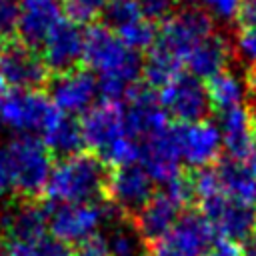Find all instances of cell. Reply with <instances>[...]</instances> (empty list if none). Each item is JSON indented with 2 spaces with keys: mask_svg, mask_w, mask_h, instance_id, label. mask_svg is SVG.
I'll return each mask as SVG.
<instances>
[{
  "mask_svg": "<svg viewBox=\"0 0 256 256\" xmlns=\"http://www.w3.org/2000/svg\"><path fill=\"white\" fill-rule=\"evenodd\" d=\"M60 0H28L20 8L18 36L20 42L38 50L50 30L62 20Z\"/></svg>",
  "mask_w": 256,
  "mask_h": 256,
  "instance_id": "d6986e66",
  "label": "cell"
},
{
  "mask_svg": "<svg viewBox=\"0 0 256 256\" xmlns=\"http://www.w3.org/2000/svg\"><path fill=\"white\" fill-rule=\"evenodd\" d=\"M202 4V10L222 18V20H232L238 16V10L242 6L240 0H196Z\"/></svg>",
  "mask_w": 256,
  "mask_h": 256,
  "instance_id": "1f68e13d",
  "label": "cell"
},
{
  "mask_svg": "<svg viewBox=\"0 0 256 256\" xmlns=\"http://www.w3.org/2000/svg\"><path fill=\"white\" fill-rule=\"evenodd\" d=\"M246 88L252 96V104H256V66H250V70L246 72Z\"/></svg>",
  "mask_w": 256,
  "mask_h": 256,
  "instance_id": "74e56055",
  "label": "cell"
},
{
  "mask_svg": "<svg viewBox=\"0 0 256 256\" xmlns=\"http://www.w3.org/2000/svg\"><path fill=\"white\" fill-rule=\"evenodd\" d=\"M0 256H2V254H0Z\"/></svg>",
  "mask_w": 256,
  "mask_h": 256,
  "instance_id": "7dc6e473",
  "label": "cell"
},
{
  "mask_svg": "<svg viewBox=\"0 0 256 256\" xmlns=\"http://www.w3.org/2000/svg\"><path fill=\"white\" fill-rule=\"evenodd\" d=\"M102 18H104V26H108L112 32H118L130 24H136L146 16L138 0H108L102 10Z\"/></svg>",
  "mask_w": 256,
  "mask_h": 256,
  "instance_id": "4316f807",
  "label": "cell"
},
{
  "mask_svg": "<svg viewBox=\"0 0 256 256\" xmlns=\"http://www.w3.org/2000/svg\"><path fill=\"white\" fill-rule=\"evenodd\" d=\"M50 100L62 114L86 112L98 92V80L88 68H74L64 74H56L48 82Z\"/></svg>",
  "mask_w": 256,
  "mask_h": 256,
  "instance_id": "9a60e30c",
  "label": "cell"
},
{
  "mask_svg": "<svg viewBox=\"0 0 256 256\" xmlns=\"http://www.w3.org/2000/svg\"><path fill=\"white\" fill-rule=\"evenodd\" d=\"M214 172H216L220 190L228 198H234L238 202L254 206V200H256V180L250 174L246 164H242L238 160H232V158H222V160H218L214 164Z\"/></svg>",
  "mask_w": 256,
  "mask_h": 256,
  "instance_id": "7402d4cb",
  "label": "cell"
},
{
  "mask_svg": "<svg viewBox=\"0 0 256 256\" xmlns=\"http://www.w3.org/2000/svg\"><path fill=\"white\" fill-rule=\"evenodd\" d=\"M180 214H182V206L166 190L154 192V196L134 216V226L142 236V240L150 246L176 224Z\"/></svg>",
  "mask_w": 256,
  "mask_h": 256,
  "instance_id": "ac0fdd59",
  "label": "cell"
},
{
  "mask_svg": "<svg viewBox=\"0 0 256 256\" xmlns=\"http://www.w3.org/2000/svg\"><path fill=\"white\" fill-rule=\"evenodd\" d=\"M220 134L222 144L232 160H248L254 154V132L250 122V110L238 106L220 114Z\"/></svg>",
  "mask_w": 256,
  "mask_h": 256,
  "instance_id": "ffe728a7",
  "label": "cell"
},
{
  "mask_svg": "<svg viewBox=\"0 0 256 256\" xmlns=\"http://www.w3.org/2000/svg\"><path fill=\"white\" fill-rule=\"evenodd\" d=\"M42 142H44V146L48 148L50 154H58L62 158L80 154L82 148H84L80 124L74 118L66 116V114H60L42 132Z\"/></svg>",
  "mask_w": 256,
  "mask_h": 256,
  "instance_id": "603a6c76",
  "label": "cell"
},
{
  "mask_svg": "<svg viewBox=\"0 0 256 256\" xmlns=\"http://www.w3.org/2000/svg\"><path fill=\"white\" fill-rule=\"evenodd\" d=\"M108 0H60L62 12L66 14V20L74 24H94L98 14H102Z\"/></svg>",
  "mask_w": 256,
  "mask_h": 256,
  "instance_id": "f1b7e54d",
  "label": "cell"
},
{
  "mask_svg": "<svg viewBox=\"0 0 256 256\" xmlns=\"http://www.w3.org/2000/svg\"><path fill=\"white\" fill-rule=\"evenodd\" d=\"M60 114L40 90H10L0 96V122L20 136L42 134Z\"/></svg>",
  "mask_w": 256,
  "mask_h": 256,
  "instance_id": "5b68a950",
  "label": "cell"
},
{
  "mask_svg": "<svg viewBox=\"0 0 256 256\" xmlns=\"http://www.w3.org/2000/svg\"><path fill=\"white\" fill-rule=\"evenodd\" d=\"M250 122H252V132H254V140H256V104L250 110Z\"/></svg>",
  "mask_w": 256,
  "mask_h": 256,
  "instance_id": "60d3db41",
  "label": "cell"
},
{
  "mask_svg": "<svg viewBox=\"0 0 256 256\" xmlns=\"http://www.w3.org/2000/svg\"><path fill=\"white\" fill-rule=\"evenodd\" d=\"M116 214L120 212L104 200L94 204H56L52 208L48 204V234L70 246L74 242L80 244L96 234L102 220L114 218Z\"/></svg>",
  "mask_w": 256,
  "mask_h": 256,
  "instance_id": "8992f818",
  "label": "cell"
},
{
  "mask_svg": "<svg viewBox=\"0 0 256 256\" xmlns=\"http://www.w3.org/2000/svg\"><path fill=\"white\" fill-rule=\"evenodd\" d=\"M0 124H2V122H0Z\"/></svg>",
  "mask_w": 256,
  "mask_h": 256,
  "instance_id": "c3c4849f",
  "label": "cell"
},
{
  "mask_svg": "<svg viewBox=\"0 0 256 256\" xmlns=\"http://www.w3.org/2000/svg\"><path fill=\"white\" fill-rule=\"evenodd\" d=\"M246 166H248L250 174H252V176H254V180H256V150H254V154L246 160Z\"/></svg>",
  "mask_w": 256,
  "mask_h": 256,
  "instance_id": "ab89813d",
  "label": "cell"
},
{
  "mask_svg": "<svg viewBox=\"0 0 256 256\" xmlns=\"http://www.w3.org/2000/svg\"><path fill=\"white\" fill-rule=\"evenodd\" d=\"M236 50L244 60H248L252 66H256V30H242L238 34Z\"/></svg>",
  "mask_w": 256,
  "mask_h": 256,
  "instance_id": "836d02e7",
  "label": "cell"
},
{
  "mask_svg": "<svg viewBox=\"0 0 256 256\" xmlns=\"http://www.w3.org/2000/svg\"><path fill=\"white\" fill-rule=\"evenodd\" d=\"M82 64L92 74H98V92H102V100H126V94L138 84V76L142 74L138 52L126 48L108 26L98 22L84 30Z\"/></svg>",
  "mask_w": 256,
  "mask_h": 256,
  "instance_id": "6da1fadb",
  "label": "cell"
},
{
  "mask_svg": "<svg viewBox=\"0 0 256 256\" xmlns=\"http://www.w3.org/2000/svg\"><path fill=\"white\" fill-rule=\"evenodd\" d=\"M240 246H242V250H244L246 256H256V230H254Z\"/></svg>",
  "mask_w": 256,
  "mask_h": 256,
  "instance_id": "f35d334b",
  "label": "cell"
},
{
  "mask_svg": "<svg viewBox=\"0 0 256 256\" xmlns=\"http://www.w3.org/2000/svg\"><path fill=\"white\" fill-rule=\"evenodd\" d=\"M4 256H12V254H8V252H6V254H4Z\"/></svg>",
  "mask_w": 256,
  "mask_h": 256,
  "instance_id": "ee69618b",
  "label": "cell"
},
{
  "mask_svg": "<svg viewBox=\"0 0 256 256\" xmlns=\"http://www.w3.org/2000/svg\"><path fill=\"white\" fill-rule=\"evenodd\" d=\"M10 188H12V178H10L8 156H6V148H0V198H4Z\"/></svg>",
  "mask_w": 256,
  "mask_h": 256,
  "instance_id": "8d00e7d4",
  "label": "cell"
},
{
  "mask_svg": "<svg viewBox=\"0 0 256 256\" xmlns=\"http://www.w3.org/2000/svg\"><path fill=\"white\" fill-rule=\"evenodd\" d=\"M108 168H120V166H132L140 164L142 158V144H138L132 136H120L112 144H108L100 154H96Z\"/></svg>",
  "mask_w": 256,
  "mask_h": 256,
  "instance_id": "484cf974",
  "label": "cell"
},
{
  "mask_svg": "<svg viewBox=\"0 0 256 256\" xmlns=\"http://www.w3.org/2000/svg\"><path fill=\"white\" fill-rule=\"evenodd\" d=\"M198 206V212L208 220L220 240L242 244L256 230V208L252 204L228 198L224 192H216Z\"/></svg>",
  "mask_w": 256,
  "mask_h": 256,
  "instance_id": "ba28073f",
  "label": "cell"
},
{
  "mask_svg": "<svg viewBox=\"0 0 256 256\" xmlns=\"http://www.w3.org/2000/svg\"><path fill=\"white\" fill-rule=\"evenodd\" d=\"M104 238L112 256H146L148 254V244L138 234L134 226V218L130 216L116 214L112 228Z\"/></svg>",
  "mask_w": 256,
  "mask_h": 256,
  "instance_id": "cb8c5ba5",
  "label": "cell"
},
{
  "mask_svg": "<svg viewBox=\"0 0 256 256\" xmlns=\"http://www.w3.org/2000/svg\"><path fill=\"white\" fill-rule=\"evenodd\" d=\"M42 58L52 76L80 68L84 54V32L70 20H60L42 42Z\"/></svg>",
  "mask_w": 256,
  "mask_h": 256,
  "instance_id": "5bb4252c",
  "label": "cell"
},
{
  "mask_svg": "<svg viewBox=\"0 0 256 256\" xmlns=\"http://www.w3.org/2000/svg\"><path fill=\"white\" fill-rule=\"evenodd\" d=\"M114 34L122 40V44L126 48H130L132 52H140V50H150L154 46L158 30H156L154 22H150L148 18H142L136 24H130Z\"/></svg>",
  "mask_w": 256,
  "mask_h": 256,
  "instance_id": "83f0119b",
  "label": "cell"
},
{
  "mask_svg": "<svg viewBox=\"0 0 256 256\" xmlns=\"http://www.w3.org/2000/svg\"><path fill=\"white\" fill-rule=\"evenodd\" d=\"M246 2H256V0H246Z\"/></svg>",
  "mask_w": 256,
  "mask_h": 256,
  "instance_id": "7bdbcfd3",
  "label": "cell"
},
{
  "mask_svg": "<svg viewBox=\"0 0 256 256\" xmlns=\"http://www.w3.org/2000/svg\"><path fill=\"white\" fill-rule=\"evenodd\" d=\"M206 88V96L210 102V108L216 112H228L232 108L242 106L244 100V84L230 74L228 70L218 72L214 76H210L204 84Z\"/></svg>",
  "mask_w": 256,
  "mask_h": 256,
  "instance_id": "d4e9b609",
  "label": "cell"
},
{
  "mask_svg": "<svg viewBox=\"0 0 256 256\" xmlns=\"http://www.w3.org/2000/svg\"><path fill=\"white\" fill-rule=\"evenodd\" d=\"M242 30H256V2H244L236 16Z\"/></svg>",
  "mask_w": 256,
  "mask_h": 256,
  "instance_id": "e575fe53",
  "label": "cell"
},
{
  "mask_svg": "<svg viewBox=\"0 0 256 256\" xmlns=\"http://www.w3.org/2000/svg\"><path fill=\"white\" fill-rule=\"evenodd\" d=\"M126 132L132 138H150L168 128V116L158 102V94L146 84H136L126 94Z\"/></svg>",
  "mask_w": 256,
  "mask_h": 256,
  "instance_id": "2e32d148",
  "label": "cell"
},
{
  "mask_svg": "<svg viewBox=\"0 0 256 256\" xmlns=\"http://www.w3.org/2000/svg\"><path fill=\"white\" fill-rule=\"evenodd\" d=\"M212 240L214 230L208 220L196 210H186L160 240L148 246L146 256H204Z\"/></svg>",
  "mask_w": 256,
  "mask_h": 256,
  "instance_id": "52a82bcc",
  "label": "cell"
},
{
  "mask_svg": "<svg viewBox=\"0 0 256 256\" xmlns=\"http://www.w3.org/2000/svg\"><path fill=\"white\" fill-rule=\"evenodd\" d=\"M140 8L144 12V16L152 22V20H166L174 10L178 0H138Z\"/></svg>",
  "mask_w": 256,
  "mask_h": 256,
  "instance_id": "4dcf8cb0",
  "label": "cell"
},
{
  "mask_svg": "<svg viewBox=\"0 0 256 256\" xmlns=\"http://www.w3.org/2000/svg\"><path fill=\"white\" fill-rule=\"evenodd\" d=\"M172 134L180 160H184L188 166L200 170L214 166L218 162L222 148V134L220 128L210 120L176 124L172 126Z\"/></svg>",
  "mask_w": 256,
  "mask_h": 256,
  "instance_id": "7c38bea8",
  "label": "cell"
},
{
  "mask_svg": "<svg viewBox=\"0 0 256 256\" xmlns=\"http://www.w3.org/2000/svg\"><path fill=\"white\" fill-rule=\"evenodd\" d=\"M254 208H256V200H254Z\"/></svg>",
  "mask_w": 256,
  "mask_h": 256,
  "instance_id": "f6af8a7d",
  "label": "cell"
},
{
  "mask_svg": "<svg viewBox=\"0 0 256 256\" xmlns=\"http://www.w3.org/2000/svg\"><path fill=\"white\" fill-rule=\"evenodd\" d=\"M140 164L154 182H162L164 186L180 176V154L174 142L172 126L144 140Z\"/></svg>",
  "mask_w": 256,
  "mask_h": 256,
  "instance_id": "e0dca14e",
  "label": "cell"
},
{
  "mask_svg": "<svg viewBox=\"0 0 256 256\" xmlns=\"http://www.w3.org/2000/svg\"><path fill=\"white\" fill-rule=\"evenodd\" d=\"M4 94V80H2V76H0V96Z\"/></svg>",
  "mask_w": 256,
  "mask_h": 256,
  "instance_id": "b9f144b4",
  "label": "cell"
},
{
  "mask_svg": "<svg viewBox=\"0 0 256 256\" xmlns=\"http://www.w3.org/2000/svg\"><path fill=\"white\" fill-rule=\"evenodd\" d=\"M232 58V44L226 36L214 32L206 40H202L186 58V66L196 78H210L218 72L226 70V64Z\"/></svg>",
  "mask_w": 256,
  "mask_h": 256,
  "instance_id": "44dd1931",
  "label": "cell"
},
{
  "mask_svg": "<svg viewBox=\"0 0 256 256\" xmlns=\"http://www.w3.org/2000/svg\"><path fill=\"white\" fill-rule=\"evenodd\" d=\"M158 102L168 118L178 120V124H190L206 120L210 112V102L206 88L190 72H180L174 80L158 90Z\"/></svg>",
  "mask_w": 256,
  "mask_h": 256,
  "instance_id": "8fae6325",
  "label": "cell"
},
{
  "mask_svg": "<svg viewBox=\"0 0 256 256\" xmlns=\"http://www.w3.org/2000/svg\"><path fill=\"white\" fill-rule=\"evenodd\" d=\"M204 256H246L240 244L234 242H226V240H218L216 244H212V248L204 254Z\"/></svg>",
  "mask_w": 256,
  "mask_h": 256,
  "instance_id": "d590c367",
  "label": "cell"
},
{
  "mask_svg": "<svg viewBox=\"0 0 256 256\" xmlns=\"http://www.w3.org/2000/svg\"><path fill=\"white\" fill-rule=\"evenodd\" d=\"M22 2H28V0H22Z\"/></svg>",
  "mask_w": 256,
  "mask_h": 256,
  "instance_id": "bcb514c9",
  "label": "cell"
},
{
  "mask_svg": "<svg viewBox=\"0 0 256 256\" xmlns=\"http://www.w3.org/2000/svg\"><path fill=\"white\" fill-rule=\"evenodd\" d=\"M108 166L92 152L60 158L52 164L44 198L48 204H94L104 200Z\"/></svg>",
  "mask_w": 256,
  "mask_h": 256,
  "instance_id": "7a4b0ae2",
  "label": "cell"
},
{
  "mask_svg": "<svg viewBox=\"0 0 256 256\" xmlns=\"http://www.w3.org/2000/svg\"><path fill=\"white\" fill-rule=\"evenodd\" d=\"M74 256H112V254H110V250H108L106 238L94 234V236L82 240V242L76 246Z\"/></svg>",
  "mask_w": 256,
  "mask_h": 256,
  "instance_id": "d6a6232c",
  "label": "cell"
},
{
  "mask_svg": "<svg viewBox=\"0 0 256 256\" xmlns=\"http://www.w3.org/2000/svg\"><path fill=\"white\" fill-rule=\"evenodd\" d=\"M214 32L216 30L210 14L200 6L178 8L160 24L152 48L168 54L184 66L190 52Z\"/></svg>",
  "mask_w": 256,
  "mask_h": 256,
  "instance_id": "277c9868",
  "label": "cell"
},
{
  "mask_svg": "<svg viewBox=\"0 0 256 256\" xmlns=\"http://www.w3.org/2000/svg\"><path fill=\"white\" fill-rule=\"evenodd\" d=\"M6 156L12 188L18 192L20 200H40L52 170V154L44 142L28 134L18 136L8 144Z\"/></svg>",
  "mask_w": 256,
  "mask_h": 256,
  "instance_id": "3957f363",
  "label": "cell"
},
{
  "mask_svg": "<svg viewBox=\"0 0 256 256\" xmlns=\"http://www.w3.org/2000/svg\"><path fill=\"white\" fill-rule=\"evenodd\" d=\"M0 76L12 90H40L52 78L40 50L16 38L0 44Z\"/></svg>",
  "mask_w": 256,
  "mask_h": 256,
  "instance_id": "9c48e42d",
  "label": "cell"
},
{
  "mask_svg": "<svg viewBox=\"0 0 256 256\" xmlns=\"http://www.w3.org/2000/svg\"><path fill=\"white\" fill-rule=\"evenodd\" d=\"M152 196H154V180L148 176L142 164L108 168L104 202H108L122 216L134 218Z\"/></svg>",
  "mask_w": 256,
  "mask_h": 256,
  "instance_id": "30bf717a",
  "label": "cell"
},
{
  "mask_svg": "<svg viewBox=\"0 0 256 256\" xmlns=\"http://www.w3.org/2000/svg\"><path fill=\"white\" fill-rule=\"evenodd\" d=\"M80 124L84 146L92 150V154H100L108 144L126 136V108L122 102L100 100L92 104L84 114Z\"/></svg>",
  "mask_w": 256,
  "mask_h": 256,
  "instance_id": "4fadbf2b",
  "label": "cell"
},
{
  "mask_svg": "<svg viewBox=\"0 0 256 256\" xmlns=\"http://www.w3.org/2000/svg\"><path fill=\"white\" fill-rule=\"evenodd\" d=\"M20 6L16 0H0V44L10 42L18 34Z\"/></svg>",
  "mask_w": 256,
  "mask_h": 256,
  "instance_id": "f546056e",
  "label": "cell"
}]
</instances>
